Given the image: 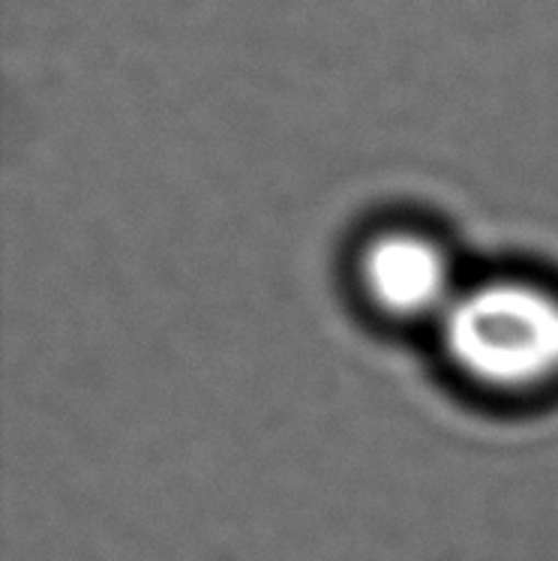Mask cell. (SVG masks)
Wrapping results in <instances>:
<instances>
[{
  "mask_svg": "<svg viewBox=\"0 0 558 561\" xmlns=\"http://www.w3.org/2000/svg\"><path fill=\"white\" fill-rule=\"evenodd\" d=\"M364 286L397 319L445 316L454 304L445 252L421 234H385L364 252Z\"/></svg>",
  "mask_w": 558,
  "mask_h": 561,
  "instance_id": "obj_2",
  "label": "cell"
},
{
  "mask_svg": "<svg viewBox=\"0 0 558 561\" xmlns=\"http://www.w3.org/2000/svg\"><path fill=\"white\" fill-rule=\"evenodd\" d=\"M454 367L490 390L523 393L558 378V295L532 283H487L442 316Z\"/></svg>",
  "mask_w": 558,
  "mask_h": 561,
  "instance_id": "obj_1",
  "label": "cell"
}]
</instances>
